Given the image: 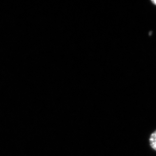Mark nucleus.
<instances>
[{
	"label": "nucleus",
	"instance_id": "2",
	"mask_svg": "<svg viewBox=\"0 0 156 156\" xmlns=\"http://www.w3.org/2000/svg\"><path fill=\"white\" fill-rule=\"evenodd\" d=\"M152 3H153L154 5H156V0H155V1H152Z\"/></svg>",
	"mask_w": 156,
	"mask_h": 156
},
{
	"label": "nucleus",
	"instance_id": "1",
	"mask_svg": "<svg viewBox=\"0 0 156 156\" xmlns=\"http://www.w3.org/2000/svg\"><path fill=\"white\" fill-rule=\"evenodd\" d=\"M150 142L151 147L156 151V131L151 135Z\"/></svg>",
	"mask_w": 156,
	"mask_h": 156
}]
</instances>
